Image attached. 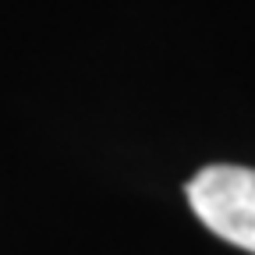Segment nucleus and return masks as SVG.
I'll return each instance as SVG.
<instances>
[{
	"label": "nucleus",
	"instance_id": "1",
	"mask_svg": "<svg viewBox=\"0 0 255 255\" xmlns=\"http://www.w3.org/2000/svg\"><path fill=\"white\" fill-rule=\"evenodd\" d=\"M184 195L216 238L255 255V170L213 163L188 181Z\"/></svg>",
	"mask_w": 255,
	"mask_h": 255
}]
</instances>
